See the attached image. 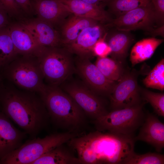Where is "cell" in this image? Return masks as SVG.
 <instances>
[{"label":"cell","mask_w":164,"mask_h":164,"mask_svg":"<svg viewBox=\"0 0 164 164\" xmlns=\"http://www.w3.org/2000/svg\"><path fill=\"white\" fill-rule=\"evenodd\" d=\"M134 138L97 130L67 143L77 152L81 164H124L134 152Z\"/></svg>","instance_id":"obj_1"},{"label":"cell","mask_w":164,"mask_h":164,"mask_svg":"<svg viewBox=\"0 0 164 164\" xmlns=\"http://www.w3.org/2000/svg\"><path fill=\"white\" fill-rule=\"evenodd\" d=\"M0 104L2 112L32 138L46 127L50 118L42 99L35 92L2 85Z\"/></svg>","instance_id":"obj_2"},{"label":"cell","mask_w":164,"mask_h":164,"mask_svg":"<svg viewBox=\"0 0 164 164\" xmlns=\"http://www.w3.org/2000/svg\"><path fill=\"white\" fill-rule=\"evenodd\" d=\"M50 118L57 126L77 132L85 125L87 116L74 101L57 86L45 85L39 93Z\"/></svg>","instance_id":"obj_3"},{"label":"cell","mask_w":164,"mask_h":164,"mask_svg":"<svg viewBox=\"0 0 164 164\" xmlns=\"http://www.w3.org/2000/svg\"><path fill=\"white\" fill-rule=\"evenodd\" d=\"M78 136L77 132L56 133L28 140L0 160L3 164H32L44 154Z\"/></svg>","instance_id":"obj_4"},{"label":"cell","mask_w":164,"mask_h":164,"mask_svg":"<svg viewBox=\"0 0 164 164\" xmlns=\"http://www.w3.org/2000/svg\"><path fill=\"white\" fill-rule=\"evenodd\" d=\"M71 54L61 45L42 47L34 55L49 85L57 86L70 75L73 70Z\"/></svg>","instance_id":"obj_5"},{"label":"cell","mask_w":164,"mask_h":164,"mask_svg":"<svg viewBox=\"0 0 164 164\" xmlns=\"http://www.w3.org/2000/svg\"><path fill=\"white\" fill-rule=\"evenodd\" d=\"M144 104L113 110L94 120L97 131H107L112 134L134 137L135 132L141 127L145 114L143 110Z\"/></svg>","instance_id":"obj_6"},{"label":"cell","mask_w":164,"mask_h":164,"mask_svg":"<svg viewBox=\"0 0 164 164\" xmlns=\"http://www.w3.org/2000/svg\"><path fill=\"white\" fill-rule=\"evenodd\" d=\"M17 57L3 69L9 80L25 91L40 93L45 85L38 61L34 55Z\"/></svg>","instance_id":"obj_7"},{"label":"cell","mask_w":164,"mask_h":164,"mask_svg":"<svg viewBox=\"0 0 164 164\" xmlns=\"http://www.w3.org/2000/svg\"><path fill=\"white\" fill-rule=\"evenodd\" d=\"M157 23L152 3L130 11L116 19H113L106 26L114 27L117 30L129 32L142 29L150 32Z\"/></svg>","instance_id":"obj_8"},{"label":"cell","mask_w":164,"mask_h":164,"mask_svg":"<svg viewBox=\"0 0 164 164\" xmlns=\"http://www.w3.org/2000/svg\"><path fill=\"white\" fill-rule=\"evenodd\" d=\"M65 91L87 116L94 120L108 112L101 100L86 87L77 84H71L65 87Z\"/></svg>","instance_id":"obj_9"},{"label":"cell","mask_w":164,"mask_h":164,"mask_svg":"<svg viewBox=\"0 0 164 164\" xmlns=\"http://www.w3.org/2000/svg\"><path fill=\"white\" fill-rule=\"evenodd\" d=\"M77 72L91 91L96 94L109 95L115 86V81L109 80L89 59L78 57Z\"/></svg>","instance_id":"obj_10"},{"label":"cell","mask_w":164,"mask_h":164,"mask_svg":"<svg viewBox=\"0 0 164 164\" xmlns=\"http://www.w3.org/2000/svg\"><path fill=\"white\" fill-rule=\"evenodd\" d=\"M110 95L113 110L131 107L139 104L140 97L137 81L129 74L122 76Z\"/></svg>","instance_id":"obj_11"},{"label":"cell","mask_w":164,"mask_h":164,"mask_svg":"<svg viewBox=\"0 0 164 164\" xmlns=\"http://www.w3.org/2000/svg\"><path fill=\"white\" fill-rule=\"evenodd\" d=\"M102 24L99 22L86 28L73 42L63 46L72 54H75L78 57L89 59L94 55L93 48L95 44L107 32L106 26Z\"/></svg>","instance_id":"obj_12"},{"label":"cell","mask_w":164,"mask_h":164,"mask_svg":"<svg viewBox=\"0 0 164 164\" xmlns=\"http://www.w3.org/2000/svg\"><path fill=\"white\" fill-rule=\"evenodd\" d=\"M31 2L37 18L56 29L64 19L72 14L58 0H31Z\"/></svg>","instance_id":"obj_13"},{"label":"cell","mask_w":164,"mask_h":164,"mask_svg":"<svg viewBox=\"0 0 164 164\" xmlns=\"http://www.w3.org/2000/svg\"><path fill=\"white\" fill-rule=\"evenodd\" d=\"M134 138L135 141H141L151 145L160 153L164 147V124L155 115L148 113L138 135Z\"/></svg>","instance_id":"obj_14"},{"label":"cell","mask_w":164,"mask_h":164,"mask_svg":"<svg viewBox=\"0 0 164 164\" xmlns=\"http://www.w3.org/2000/svg\"><path fill=\"white\" fill-rule=\"evenodd\" d=\"M20 23L29 32L41 47L61 46L58 30L48 23L38 18Z\"/></svg>","instance_id":"obj_15"},{"label":"cell","mask_w":164,"mask_h":164,"mask_svg":"<svg viewBox=\"0 0 164 164\" xmlns=\"http://www.w3.org/2000/svg\"><path fill=\"white\" fill-rule=\"evenodd\" d=\"M9 119L0 111V160L19 147L26 134L16 128Z\"/></svg>","instance_id":"obj_16"},{"label":"cell","mask_w":164,"mask_h":164,"mask_svg":"<svg viewBox=\"0 0 164 164\" xmlns=\"http://www.w3.org/2000/svg\"><path fill=\"white\" fill-rule=\"evenodd\" d=\"M99 22L93 19L71 14L64 19L57 29L59 33L61 45L65 46L71 43L83 29Z\"/></svg>","instance_id":"obj_17"},{"label":"cell","mask_w":164,"mask_h":164,"mask_svg":"<svg viewBox=\"0 0 164 164\" xmlns=\"http://www.w3.org/2000/svg\"><path fill=\"white\" fill-rule=\"evenodd\" d=\"M8 27L12 41L18 55H33L42 47L20 23H12Z\"/></svg>","instance_id":"obj_18"},{"label":"cell","mask_w":164,"mask_h":164,"mask_svg":"<svg viewBox=\"0 0 164 164\" xmlns=\"http://www.w3.org/2000/svg\"><path fill=\"white\" fill-rule=\"evenodd\" d=\"M75 15L94 19L103 24L109 23L112 19L104 6L86 3L80 0H58Z\"/></svg>","instance_id":"obj_19"},{"label":"cell","mask_w":164,"mask_h":164,"mask_svg":"<svg viewBox=\"0 0 164 164\" xmlns=\"http://www.w3.org/2000/svg\"><path fill=\"white\" fill-rule=\"evenodd\" d=\"M117 30L107 32L105 40L111 49L113 59L120 62L126 56L132 38L129 32Z\"/></svg>","instance_id":"obj_20"},{"label":"cell","mask_w":164,"mask_h":164,"mask_svg":"<svg viewBox=\"0 0 164 164\" xmlns=\"http://www.w3.org/2000/svg\"><path fill=\"white\" fill-rule=\"evenodd\" d=\"M63 144L46 152L32 164H81L78 158L74 155Z\"/></svg>","instance_id":"obj_21"},{"label":"cell","mask_w":164,"mask_h":164,"mask_svg":"<svg viewBox=\"0 0 164 164\" xmlns=\"http://www.w3.org/2000/svg\"><path fill=\"white\" fill-rule=\"evenodd\" d=\"M163 39L150 38L137 42L131 52L130 60L133 66L150 58L157 47L163 42Z\"/></svg>","instance_id":"obj_22"},{"label":"cell","mask_w":164,"mask_h":164,"mask_svg":"<svg viewBox=\"0 0 164 164\" xmlns=\"http://www.w3.org/2000/svg\"><path fill=\"white\" fill-rule=\"evenodd\" d=\"M18 55L12 41L8 26L0 29V70L3 69Z\"/></svg>","instance_id":"obj_23"},{"label":"cell","mask_w":164,"mask_h":164,"mask_svg":"<svg viewBox=\"0 0 164 164\" xmlns=\"http://www.w3.org/2000/svg\"><path fill=\"white\" fill-rule=\"evenodd\" d=\"M95 65L107 79L115 81H119L122 76L120 62L107 57H98Z\"/></svg>","instance_id":"obj_24"},{"label":"cell","mask_w":164,"mask_h":164,"mask_svg":"<svg viewBox=\"0 0 164 164\" xmlns=\"http://www.w3.org/2000/svg\"><path fill=\"white\" fill-rule=\"evenodd\" d=\"M151 0H108V9L117 17L133 9L146 6Z\"/></svg>","instance_id":"obj_25"},{"label":"cell","mask_w":164,"mask_h":164,"mask_svg":"<svg viewBox=\"0 0 164 164\" xmlns=\"http://www.w3.org/2000/svg\"><path fill=\"white\" fill-rule=\"evenodd\" d=\"M143 83L148 87L161 91L164 89V60L162 59L144 79Z\"/></svg>","instance_id":"obj_26"},{"label":"cell","mask_w":164,"mask_h":164,"mask_svg":"<svg viewBox=\"0 0 164 164\" xmlns=\"http://www.w3.org/2000/svg\"><path fill=\"white\" fill-rule=\"evenodd\" d=\"M124 164H163L164 155L159 153L138 154L134 152L125 160Z\"/></svg>","instance_id":"obj_27"},{"label":"cell","mask_w":164,"mask_h":164,"mask_svg":"<svg viewBox=\"0 0 164 164\" xmlns=\"http://www.w3.org/2000/svg\"><path fill=\"white\" fill-rule=\"evenodd\" d=\"M142 94L144 99L150 104L155 113L158 116L164 117V94L144 90Z\"/></svg>","instance_id":"obj_28"},{"label":"cell","mask_w":164,"mask_h":164,"mask_svg":"<svg viewBox=\"0 0 164 164\" xmlns=\"http://www.w3.org/2000/svg\"><path fill=\"white\" fill-rule=\"evenodd\" d=\"M107 32L105 35L95 44L93 48L94 55H96L99 57H104L110 54L111 49L105 40Z\"/></svg>","instance_id":"obj_29"},{"label":"cell","mask_w":164,"mask_h":164,"mask_svg":"<svg viewBox=\"0 0 164 164\" xmlns=\"http://www.w3.org/2000/svg\"><path fill=\"white\" fill-rule=\"evenodd\" d=\"M9 15L18 16L22 11L15 0H0Z\"/></svg>","instance_id":"obj_30"},{"label":"cell","mask_w":164,"mask_h":164,"mask_svg":"<svg viewBox=\"0 0 164 164\" xmlns=\"http://www.w3.org/2000/svg\"><path fill=\"white\" fill-rule=\"evenodd\" d=\"M156 17L157 23L160 26L163 24L164 0H151Z\"/></svg>","instance_id":"obj_31"},{"label":"cell","mask_w":164,"mask_h":164,"mask_svg":"<svg viewBox=\"0 0 164 164\" xmlns=\"http://www.w3.org/2000/svg\"><path fill=\"white\" fill-rule=\"evenodd\" d=\"M22 11L30 14L34 12L31 0H15Z\"/></svg>","instance_id":"obj_32"},{"label":"cell","mask_w":164,"mask_h":164,"mask_svg":"<svg viewBox=\"0 0 164 164\" xmlns=\"http://www.w3.org/2000/svg\"><path fill=\"white\" fill-rule=\"evenodd\" d=\"M9 15L4 7L0 3V29L9 26Z\"/></svg>","instance_id":"obj_33"},{"label":"cell","mask_w":164,"mask_h":164,"mask_svg":"<svg viewBox=\"0 0 164 164\" xmlns=\"http://www.w3.org/2000/svg\"><path fill=\"white\" fill-rule=\"evenodd\" d=\"M154 36H160L164 37V25L159 26L158 28L154 29L150 32Z\"/></svg>","instance_id":"obj_34"},{"label":"cell","mask_w":164,"mask_h":164,"mask_svg":"<svg viewBox=\"0 0 164 164\" xmlns=\"http://www.w3.org/2000/svg\"><path fill=\"white\" fill-rule=\"evenodd\" d=\"M89 4L102 5L104 6L105 4H107L108 0H80Z\"/></svg>","instance_id":"obj_35"},{"label":"cell","mask_w":164,"mask_h":164,"mask_svg":"<svg viewBox=\"0 0 164 164\" xmlns=\"http://www.w3.org/2000/svg\"><path fill=\"white\" fill-rule=\"evenodd\" d=\"M2 85L1 84V83L0 80V90L1 89V87H2Z\"/></svg>","instance_id":"obj_36"}]
</instances>
